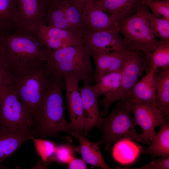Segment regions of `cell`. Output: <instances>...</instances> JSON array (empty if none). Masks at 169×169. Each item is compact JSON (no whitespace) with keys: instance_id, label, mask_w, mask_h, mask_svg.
<instances>
[{"instance_id":"34","label":"cell","mask_w":169,"mask_h":169,"mask_svg":"<svg viewBox=\"0 0 169 169\" xmlns=\"http://www.w3.org/2000/svg\"><path fill=\"white\" fill-rule=\"evenodd\" d=\"M68 168L69 169H86V163L83 160L74 157L68 163Z\"/></svg>"},{"instance_id":"28","label":"cell","mask_w":169,"mask_h":169,"mask_svg":"<svg viewBox=\"0 0 169 169\" xmlns=\"http://www.w3.org/2000/svg\"><path fill=\"white\" fill-rule=\"evenodd\" d=\"M149 17L153 34L160 40L169 45V21L153 15L150 12Z\"/></svg>"},{"instance_id":"3","label":"cell","mask_w":169,"mask_h":169,"mask_svg":"<svg viewBox=\"0 0 169 169\" xmlns=\"http://www.w3.org/2000/svg\"><path fill=\"white\" fill-rule=\"evenodd\" d=\"M91 57V51L81 44L52 50L45 66L54 77H72L92 84L95 80Z\"/></svg>"},{"instance_id":"24","label":"cell","mask_w":169,"mask_h":169,"mask_svg":"<svg viewBox=\"0 0 169 169\" xmlns=\"http://www.w3.org/2000/svg\"><path fill=\"white\" fill-rule=\"evenodd\" d=\"M159 132L156 133L151 143L147 149H142L141 152L151 155L154 158L157 156H169V123L166 120L160 125Z\"/></svg>"},{"instance_id":"32","label":"cell","mask_w":169,"mask_h":169,"mask_svg":"<svg viewBox=\"0 0 169 169\" xmlns=\"http://www.w3.org/2000/svg\"><path fill=\"white\" fill-rule=\"evenodd\" d=\"M12 75L0 56V95L4 86L9 83Z\"/></svg>"},{"instance_id":"19","label":"cell","mask_w":169,"mask_h":169,"mask_svg":"<svg viewBox=\"0 0 169 169\" xmlns=\"http://www.w3.org/2000/svg\"><path fill=\"white\" fill-rule=\"evenodd\" d=\"M154 73L149 72L136 83L128 94L126 101L156 105V93Z\"/></svg>"},{"instance_id":"33","label":"cell","mask_w":169,"mask_h":169,"mask_svg":"<svg viewBox=\"0 0 169 169\" xmlns=\"http://www.w3.org/2000/svg\"><path fill=\"white\" fill-rule=\"evenodd\" d=\"M135 169H169V157H161L154 159L149 163L140 168Z\"/></svg>"},{"instance_id":"18","label":"cell","mask_w":169,"mask_h":169,"mask_svg":"<svg viewBox=\"0 0 169 169\" xmlns=\"http://www.w3.org/2000/svg\"><path fill=\"white\" fill-rule=\"evenodd\" d=\"M58 14L61 20L72 31L83 37L88 31L83 13L72 0H62Z\"/></svg>"},{"instance_id":"29","label":"cell","mask_w":169,"mask_h":169,"mask_svg":"<svg viewBox=\"0 0 169 169\" xmlns=\"http://www.w3.org/2000/svg\"><path fill=\"white\" fill-rule=\"evenodd\" d=\"M141 3L151 9L154 16L169 21V0H141Z\"/></svg>"},{"instance_id":"15","label":"cell","mask_w":169,"mask_h":169,"mask_svg":"<svg viewBox=\"0 0 169 169\" xmlns=\"http://www.w3.org/2000/svg\"><path fill=\"white\" fill-rule=\"evenodd\" d=\"M131 51L127 49L108 52L91 51L95 64V81L104 75L123 69Z\"/></svg>"},{"instance_id":"1","label":"cell","mask_w":169,"mask_h":169,"mask_svg":"<svg viewBox=\"0 0 169 169\" xmlns=\"http://www.w3.org/2000/svg\"><path fill=\"white\" fill-rule=\"evenodd\" d=\"M51 51L37 37L0 33V56L12 73L44 64Z\"/></svg>"},{"instance_id":"2","label":"cell","mask_w":169,"mask_h":169,"mask_svg":"<svg viewBox=\"0 0 169 169\" xmlns=\"http://www.w3.org/2000/svg\"><path fill=\"white\" fill-rule=\"evenodd\" d=\"M63 79L52 76L43 100L33 115L34 129L37 137L40 139L55 137L72 141L70 137H62L58 134L63 132L72 136L74 131L64 117L62 94V90L65 87Z\"/></svg>"},{"instance_id":"4","label":"cell","mask_w":169,"mask_h":169,"mask_svg":"<svg viewBox=\"0 0 169 169\" xmlns=\"http://www.w3.org/2000/svg\"><path fill=\"white\" fill-rule=\"evenodd\" d=\"M12 73L11 80L7 85L19 98L33 118L50 84L52 76L45 64Z\"/></svg>"},{"instance_id":"35","label":"cell","mask_w":169,"mask_h":169,"mask_svg":"<svg viewBox=\"0 0 169 169\" xmlns=\"http://www.w3.org/2000/svg\"><path fill=\"white\" fill-rule=\"evenodd\" d=\"M74 4L81 12L94 2L95 0H72Z\"/></svg>"},{"instance_id":"20","label":"cell","mask_w":169,"mask_h":169,"mask_svg":"<svg viewBox=\"0 0 169 169\" xmlns=\"http://www.w3.org/2000/svg\"><path fill=\"white\" fill-rule=\"evenodd\" d=\"M23 33L16 0H0V33Z\"/></svg>"},{"instance_id":"25","label":"cell","mask_w":169,"mask_h":169,"mask_svg":"<svg viewBox=\"0 0 169 169\" xmlns=\"http://www.w3.org/2000/svg\"><path fill=\"white\" fill-rule=\"evenodd\" d=\"M139 146L131 140L124 139L117 142L114 146L112 154L117 161L122 164L133 162L142 150Z\"/></svg>"},{"instance_id":"31","label":"cell","mask_w":169,"mask_h":169,"mask_svg":"<svg viewBox=\"0 0 169 169\" xmlns=\"http://www.w3.org/2000/svg\"><path fill=\"white\" fill-rule=\"evenodd\" d=\"M55 154L56 159L62 163H68L73 158L72 149L66 145H61L56 147Z\"/></svg>"},{"instance_id":"12","label":"cell","mask_w":169,"mask_h":169,"mask_svg":"<svg viewBox=\"0 0 169 169\" xmlns=\"http://www.w3.org/2000/svg\"><path fill=\"white\" fill-rule=\"evenodd\" d=\"M67 108L70 118V127L82 135L84 130V114L79 83L80 80L68 76L64 79Z\"/></svg>"},{"instance_id":"21","label":"cell","mask_w":169,"mask_h":169,"mask_svg":"<svg viewBox=\"0 0 169 169\" xmlns=\"http://www.w3.org/2000/svg\"><path fill=\"white\" fill-rule=\"evenodd\" d=\"M83 13L88 31L118 30L117 23L94 3Z\"/></svg>"},{"instance_id":"23","label":"cell","mask_w":169,"mask_h":169,"mask_svg":"<svg viewBox=\"0 0 169 169\" xmlns=\"http://www.w3.org/2000/svg\"><path fill=\"white\" fill-rule=\"evenodd\" d=\"M156 93V105L162 115L169 120V69L154 73Z\"/></svg>"},{"instance_id":"14","label":"cell","mask_w":169,"mask_h":169,"mask_svg":"<svg viewBox=\"0 0 169 169\" xmlns=\"http://www.w3.org/2000/svg\"><path fill=\"white\" fill-rule=\"evenodd\" d=\"M0 169L5 168L4 161L14 154L19 147L26 141L37 137L33 128L15 129L0 126Z\"/></svg>"},{"instance_id":"11","label":"cell","mask_w":169,"mask_h":169,"mask_svg":"<svg viewBox=\"0 0 169 169\" xmlns=\"http://www.w3.org/2000/svg\"><path fill=\"white\" fill-rule=\"evenodd\" d=\"M83 39L84 45L91 51L108 52L129 49L117 30H88Z\"/></svg>"},{"instance_id":"36","label":"cell","mask_w":169,"mask_h":169,"mask_svg":"<svg viewBox=\"0 0 169 169\" xmlns=\"http://www.w3.org/2000/svg\"><path fill=\"white\" fill-rule=\"evenodd\" d=\"M48 3L49 6L52 5L57 3L59 0H46Z\"/></svg>"},{"instance_id":"26","label":"cell","mask_w":169,"mask_h":169,"mask_svg":"<svg viewBox=\"0 0 169 169\" xmlns=\"http://www.w3.org/2000/svg\"><path fill=\"white\" fill-rule=\"evenodd\" d=\"M123 68L104 75L96 81L94 87L102 99L110 97L118 89L120 84Z\"/></svg>"},{"instance_id":"8","label":"cell","mask_w":169,"mask_h":169,"mask_svg":"<svg viewBox=\"0 0 169 169\" xmlns=\"http://www.w3.org/2000/svg\"><path fill=\"white\" fill-rule=\"evenodd\" d=\"M15 129L33 126V116L18 96L5 85L0 95V126Z\"/></svg>"},{"instance_id":"27","label":"cell","mask_w":169,"mask_h":169,"mask_svg":"<svg viewBox=\"0 0 169 169\" xmlns=\"http://www.w3.org/2000/svg\"><path fill=\"white\" fill-rule=\"evenodd\" d=\"M169 69V45L158 46L151 53L148 67L146 71L158 73L159 69Z\"/></svg>"},{"instance_id":"30","label":"cell","mask_w":169,"mask_h":169,"mask_svg":"<svg viewBox=\"0 0 169 169\" xmlns=\"http://www.w3.org/2000/svg\"><path fill=\"white\" fill-rule=\"evenodd\" d=\"M37 151L40 156L44 161L48 160L53 154H55L56 147L54 144L49 140H42L34 138Z\"/></svg>"},{"instance_id":"16","label":"cell","mask_w":169,"mask_h":169,"mask_svg":"<svg viewBox=\"0 0 169 169\" xmlns=\"http://www.w3.org/2000/svg\"><path fill=\"white\" fill-rule=\"evenodd\" d=\"M37 37L52 51L83 44L82 37L75 33L45 24L39 30Z\"/></svg>"},{"instance_id":"6","label":"cell","mask_w":169,"mask_h":169,"mask_svg":"<svg viewBox=\"0 0 169 169\" xmlns=\"http://www.w3.org/2000/svg\"><path fill=\"white\" fill-rule=\"evenodd\" d=\"M150 12L148 8L143 5L134 14L117 23L118 29L127 48L143 52L148 64L151 52L158 46L165 44L153 34L149 17Z\"/></svg>"},{"instance_id":"13","label":"cell","mask_w":169,"mask_h":169,"mask_svg":"<svg viewBox=\"0 0 169 169\" xmlns=\"http://www.w3.org/2000/svg\"><path fill=\"white\" fill-rule=\"evenodd\" d=\"M84 114V130L82 135L85 137L91 130L97 127L104 118L100 114L98 99L100 95L95 90L92 84H83L79 87Z\"/></svg>"},{"instance_id":"17","label":"cell","mask_w":169,"mask_h":169,"mask_svg":"<svg viewBox=\"0 0 169 169\" xmlns=\"http://www.w3.org/2000/svg\"><path fill=\"white\" fill-rule=\"evenodd\" d=\"M94 3L117 23L134 14L143 5L141 0H95Z\"/></svg>"},{"instance_id":"5","label":"cell","mask_w":169,"mask_h":169,"mask_svg":"<svg viewBox=\"0 0 169 169\" xmlns=\"http://www.w3.org/2000/svg\"><path fill=\"white\" fill-rule=\"evenodd\" d=\"M131 111L126 101H118L110 113L104 118L97 128L102 134L99 141L106 151H110L112 144L124 139L134 140L149 145L150 141L136 131L137 124L131 117Z\"/></svg>"},{"instance_id":"22","label":"cell","mask_w":169,"mask_h":169,"mask_svg":"<svg viewBox=\"0 0 169 169\" xmlns=\"http://www.w3.org/2000/svg\"><path fill=\"white\" fill-rule=\"evenodd\" d=\"M72 136L79 141L81 156L86 163L103 169H111L105 161L100 148L101 144L99 141L91 142L75 131H73Z\"/></svg>"},{"instance_id":"9","label":"cell","mask_w":169,"mask_h":169,"mask_svg":"<svg viewBox=\"0 0 169 169\" xmlns=\"http://www.w3.org/2000/svg\"><path fill=\"white\" fill-rule=\"evenodd\" d=\"M23 33L37 37L44 23L49 4L46 0H16Z\"/></svg>"},{"instance_id":"7","label":"cell","mask_w":169,"mask_h":169,"mask_svg":"<svg viewBox=\"0 0 169 169\" xmlns=\"http://www.w3.org/2000/svg\"><path fill=\"white\" fill-rule=\"evenodd\" d=\"M148 67L146 57L142 51L132 50L123 68L119 87L109 98L100 100L104 109L100 113L104 117L108 114V109L114 102L125 101L127 95L136 84L138 78L143 75Z\"/></svg>"},{"instance_id":"10","label":"cell","mask_w":169,"mask_h":169,"mask_svg":"<svg viewBox=\"0 0 169 169\" xmlns=\"http://www.w3.org/2000/svg\"><path fill=\"white\" fill-rule=\"evenodd\" d=\"M126 102L131 112L134 115L137 125H140L142 129L141 133L151 141L156 133V126H160L168 120L162 115L156 105Z\"/></svg>"}]
</instances>
